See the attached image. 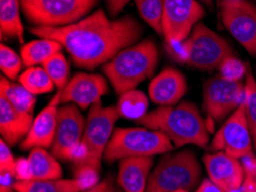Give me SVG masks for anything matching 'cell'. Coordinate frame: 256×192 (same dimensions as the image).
<instances>
[{
	"instance_id": "obj_1",
	"label": "cell",
	"mask_w": 256,
	"mask_h": 192,
	"mask_svg": "<svg viewBox=\"0 0 256 192\" xmlns=\"http://www.w3.org/2000/svg\"><path fill=\"white\" fill-rule=\"evenodd\" d=\"M30 31L40 38L59 42L76 67L94 69L136 44L142 37V27L130 15L112 20L104 10H96L72 25L60 28L32 27Z\"/></svg>"
},
{
	"instance_id": "obj_2",
	"label": "cell",
	"mask_w": 256,
	"mask_h": 192,
	"mask_svg": "<svg viewBox=\"0 0 256 192\" xmlns=\"http://www.w3.org/2000/svg\"><path fill=\"white\" fill-rule=\"evenodd\" d=\"M137 123L164 132L174 147L185 145H196L201 148L208 146L210 129L198 106L191 101L158 106L137 120Z\"/></svg>"
},
{
	"instance_id": "obj_3",
	"label": "cell",
	"mask_w": 256,
	"mask_h": 192,
	"mask_svg": "<svg viewBox=\"0 0 256 192\" xmlns=\"http://www.w3.org/2000/svg\"><path fill=\"white\" fill-rule=\"evenodd\" d=\"M158 51L152 39H145L124 49L104 65V74L118 96L134 90L153 75Z\"/></svg>"
},
{
	"instance_id": "obj_4",
	"label": "cell",
	"mask_w": 256,
	"mask_h": 192,
	"mask_svg": "<svg viewBox=\"0 0 256 192\" xmlns=\"http://www.w3.org/2000/svg\"><path fill=\"white\" fill-rule=\"evenodd\" d=\"M202 168L192 150L166 153L150 175L146 192L192 191L200 185Z\"/></svg>"
},
{
	"instance_id": "obj_5",
	"label": "cell",
	"mask_w": 256,
	"mask_h": 192,
	"mask_svg": "<svg viewBox=\"0 0 256 192\" xmlns=\"http://www.w3.org/2000/svg\"><path fill=\"white\" fill-rule=\"evenodd\" d=\"M174 150V144L164 132L148 128H118L104 153L107 162L131 156H153Z\"/></svg>"
},
{
	"instance_id": "obj_6",
	"label": "cell",
	"mask_w": 256,
	"mask_h": 192,
	"mask_svg": "<svg viewBox=\"0 0 256 192\" xmlns=\"http://www.w3.org/2000/svg\"><path fill=\"white\" fill-rule=\"evenodd\" d=\"M98 0H21L23 14L34 27L60 28L88 17Z\"/></svg>"
},
{
	"instance_id": "obj_7",
	"label": "cell",
	"mask_w": 256,
	"mask_h": 192,
	"mask_svg": "<svg viewBox=\"0 0 256 192\" xmlns=\"http://www.w3.org/2000/svg\"><path fill=\"white\" fill-rule=\"evenodd\" d=\"M115 106L104 107L102 101L92 105L88 111L82 143L88 148V159L77 166H90L100 171L104 150L114 132V125L120 119ZM75 166V167H77Z\"/></svg>"
},
{
	"instance_id": "obj_8",
	"label": "cell",
	"mask_w": 256,
	"mask_h": 192,
	"mask_svg": "<svg viewBox=\"0 0 256 192\" xmlns=\"http://www.w3.org/2000/svg\"><path fill=\"white\" fill-rule=\"evenodd\" d=\"M188 45V64L201 72H212L228 57L234 56L231 45L204 23H198L186 39Z\"/></svg>"
},
{
	"instance_id": "obj_9",
	"label": "cell",
	"mask_w": 256,
	"mask_h": 192,
	"mask_svg": "<svg viewBox=\"0 0 256 192\" xmlns=\"http://www.w3.org/2000/svg\"><path fill=\"white\" fill-rule=\"evenodd\" d=\"M245 99V84L230 82L220 76L206 81L202 89V109L210 131L214 123L230 116Z\"/></svg>"
},
{
	"instance_id": "obj_10",
	"label": "cell",
	"mask_w": 256,
	"mask_h": 192,
	"mask_svg": "<svg viewBox=\"0 0 256 192\" xmlns=\"http://www.w3.org/2000/svg\"><path fill=\"white\" fill-rule=\"evenodd\" d=\"M220 15L231 36L256 57V5L250 0H220Z\"/></svg>"
},
{
	"instance_id": "obj_11",
	"label": "cell",
	"mask_w": 256,
	"mask_h": 192,
	"mask_svg": "<svg viewBox=\"0 0 256 192\" xmlns=\"http://www.w3.org/2000/svg\"><path fill=\"white\" fill-rule=\"evenodd\" d=\"M253 137L246 117L245 104L239 106L216 132L212 140L210 150L224 152L242 160L254 155Z\"/></svg>"
},
{
	"instance_id": "obj_12",
	"label": "cell",
	"mask_w": 256,
	"mask_h": 192,
	"mask_svg": "<svg viewBox=\"0 0 256 192\" xmlns=\"http://www.w3.org/2000/svg\"><path fill=\"white\" fill-rule=\"evenodd\" d=\"M204 17L198 0H164L162 36L166 43L184 42Z\"/></svg>"
},
{
	"instance_id": "obj_13",
	"label": "cell",
	"mask_w": 256,
	"mask_h": 192,
	"mask_svg": "<svg viewBox=\"0 0 256 192\" xmlns=\"http://www.w3.org/2000/svg\"><path fill=\"white\" fill-rule=\"evenodd\" d=\"M86 120L75 104H64L58 112V123L51 152L58 160L70 161L74 148L83 139Z\"/></svg>"
},
{
	"instance_id": "obj_14",
	"label": "cell",
	"mask_w": 256,
	"mask_h": 192,
	"mask_svg": "<svg viewBox=\"0 0 256 192\" xmlns=\"http://www.w3.org/2000/svg\"><path fill=\"white\" fill-rule=\"evenodd\" d=\"M62 104H75L80 108L86 109L108 92L106 78L99 74L77 73L69 80L64 89L59 90Z\"/></svg>"
},
{
	"instance_id": "obj_15",
	"label": "cell",
	"mask_w": 256,
	"mask_h": 192,
	"mask_svg": "<svg viewBox=\"0 0 256 192\" xmlns=\"http://www.w3.org/2000/svg\"><path fill=\"white\" fill-rule=\"evenodd\" d=\"M202 161L208 177L226 192H239L245 182V169L242 160L224 152L204 155Z\"/></svg>"
},
{
	"instance_id": "obj_16",
	"label": "cell",
	"mask_w": 256,
	"mask_h": 192,
	"mask_svg": "<svg viewBox=\"0 0 256 192\" xmlns=\"http://www.w3.org/2000/svg\"><path fill=\"white\" fill-rule=\"evenodd\" d=\"M60 105L61 93L58 91L50 100V103L40 112V114L34 119L28 135L20 144L22 150H32L34 147H52L54 137H56L58 112H59Z\"/></svg>"
},
{
	"instance_id": "obj_17",
	"label": "cell",
	"mask_w": 256,
	"mask_h": 192,
	"mask_svg": "<svg viewBox=\"0 0 256 192\" xmlns=\"http://www.w3.org/2000/svg\"><path fill=\"white\" fill-rule=\"evenodd\" d=\"M188 91L186 78L180 70L166 68L155 76L148 87L150 100L158 106L176 105Z\"/></svg>"
},
{
	"instance_id": "obj_18",
	"label": "cell",
	"mask_w": 256,
	"mask_h": 192,
	"mask_svg": "<svg viewBox=\"0 0 256 192\" xmlns=\"http://www.w3.org/2000/svg\"><path fill=\"white\" fill-rule=\"evenodd\" d=\"M153 156H131L120 160L118 183L124 192H146Z\"/></svg>"
},
{
	"instance_id": "obj_19",
	"label": "cell",
	"mask_w": 256,
	"mask_h": 192,
	"mask_svg": "<svg viewBox=\"0 0 256 192\" xmlns=\"http://www.w3.org/2000/svg\"><path fill=\"white\" fill-rule=\"evenodd\" d=\"M34 119L22 115L5 97L0 96V134L8 146H14L26 138Z\"/></svg>"
},
{
	"instance_id": "obj_20",
	"label": "cell",
	"mask_w": 256,
	"mask_h": 192,
	"mask_svg": "<svg viewBox=\"0 0 256 192\" xmlns=\"http://www.w3.org/2000/svg\"><path fill=\"white\" fill-rule=\"evenodd\" d=\"M21 11V0H0V30L2 37L24 42Z\"/></svg>"
},
{
	"instance_id": "obj_21",
	"label": "cell",
	"mask_w": 256,
	"mask_h": 192,
	"mask_svg": "<svg viewBox=\"0 0 256 192\" xmlns=\"http://www.w3.org/2000/svg\"><path fill=\"white\" fill-rule=\"evenodd\" d=\"M0 96L5 97L8 103L22 115L34 117L36 96L29 92L20 83H14L5 76L0 78Z\"/></svg>"
},
{
	"instance_id": "obj_22",
	"label": "cell",
	"mask_w": 256,
	"mask_h": 192,
	"mask_svg": "<svg viewBox=\"0 0 256 192\" xmlns=\"http://www.w3.org/2000/svg\"><path fill=\"white\" fill-rule=\"evenodd\" d=\"M28 161L32 179H56L62 177V168L56 156L46 148L34 147L30 150Z\"/></svg>"
},
{
	"instance_id": "obj_23",
	"label": "cell",
	"mask_w": 256,
	"mask_h": 192,
	"mask_svg": "<svg viewBox=\"0 0 256 192\" xmlns=\"http://www.w3.org/2000/svg\"><path fill=\"white\" fill-rule=\"evenodd\" d=\"M14 189L18 192H83V183L77 178L72 179H29L15 181Z\"/></svg>"
},
{
	"instance_id": "obj_24",
	"label": "cell",
	"mask_w": 256,
	"mask_h": 192,
	"mask_svg": "<svg viewBox=\"0 0 256 192\" xmlns=\"http://www.w3.org/2000/svg\"><path fill=\"white\" fill-rule=\"evenodd\" d=\"M62 45L56 39L38 38L22 46L21 58L26 67L42 65L46 60L62 51Z\"/></svg>"
},
{
	"instance_id": "obj_25",
	"label": "cell",
	"mask_w": 256,
	"mask_h": 192,
	"mask_svg": "<svg viewBox=\"0 0 256 192\" xmlns=\"http://www.w3.org/2000/svg\"><path fill=\"white\" fill-rule=\"evenodd\" d=\"M116 107L121 117L137 121L147 113L148 99L139 90H130L120 96Z\"/></svg>"
},
{
	"instance_id": "obj_26",
	"label": "cell",
	"mask_w": 256,
	"mask_h": 192,
	"mask_svg": "<svg viewBox=\"0 0 256 192\" xmlns=\"http://www.w3.org/2000/svg\"><path fill=\"white\" fill-rule=\"evenodd\" d=\"M18 83L34 96L52 92L56 88L42 66H34L23 70L18 76Z\"/></svg>"
},
{
	"instance_id": "obj_27",
	"label": "cell",
	"mask_w": 256,
	"mask_h": 192,
	"mask_svg": "<svg viewBox=\"0 0 256 192\" xmlns=\"http://www.w3.org/2000/svg\"><path fill=\"white\" fill-rule=\"evenodd\" d=\"M42 66L46 70V73L48 74V76L51 77L58 91L66 88V85L68 84L69 80H70V77H69L70 68H69L67 58L62 53V51L54 54Z\"/></svg>"
},
{
	"instance_id": "obj_28",
	"label": "cell",
	"mask_w": 256,
	"mask_h": 192,
	"mask_svg": "<svg viewBox=\"0 0 256 192\" xmlns=\"http://www.w3.org/2000/svg\"><path fill=\"white\" fill-rule=\"evenodd\" d=\"M139 14L155 33L162 36L164 0H134Z\"/></svg>"
},
{
	"instance_id": "obj_29",
	"label": "cell",
	"mask_w": 256,
	"mask_h": 192,
	"mask_svg": "<svg viewBox=\"0 0 256 192\" xmlns=\"http://www.w3.org/2000/svg\"><path fill=\"white\" fill-rule=\"evenodd\" d=\"M244 104H245L248 125H250L252 137H253V142L256 148V78L250 72L246 75Z\"/></svg>"
},
{
	"instance_id": "obj_30",
	"label": "cell",
	"mask_w": 256,
	"mask_h": 192,
	"mask_svg": "<svg viewBox=\"0 0 256 192\" xmlns=\"http://www.w3.org/2000/svg\"><path fill=\"white\" fill-rule=\"evenodd\" d=\"M22 58L5 44L0 46V68L4 76L10 81L18 80L22 69Z\"/></svg>"
},
{
	"instance_id": "obj_31",
	"label": "cell",
	"mask_w": 256,
	"mask_h": 192,
	"mask_svg": "<svg viewBox=\"0 0 256 192\" xmlns=\"http://www.w3.org/2000/svg\"><path fill=\"white\" fill-rule=\"evenodd\" d=\"M220 75L222 78L230 82H242L246 77L248 69L247 66L234 56L228 57L218 67Z\"/></svg>"
},
{
	"instance_id": "obj_32",
	"label": "cell",
	"mask_w": 256,
	"mask_h": 192,
	"mask_svg": "<svg viewBox=\"0 0 256 192\" xmlns=\"http://www.w3.org/2000/svg\"><path fill=\"white\" fill-rule=\"evenodd\" d=\"M10 147L5 140H0V173H8L15 178L16 160L14 159Z\"/></svg>"
},
{
	"instance_id": "obj_33",
	"label": "cell",
	"mask_w": 256,
	"mask_h": 192,
	"mask_svg": "<svg viewBox=\"0 0 256 192\" xmlns=\"http://www.w3.org/2000/svg\"><path fill=\"white\" fill-rule=\"evenodd\" d=\"M166 53L169 54L172 60L180 62V64H188V45L186 39L184 42L166 43Z\"/></svg>"
},
{
	"instance_id": "obj_34",
	"label": "cell",
	"mask_w": 256,
	"mask_h": 192,
	"mask_svg": "<svg viewBox=\"0 0 256 192\" xmlns=\"http://www.w3.org/2000/svg\"><path fill=\"white\" fill-rule=\"evenodd\" d=\"M15 179H16V181H29V179H32V175H31V168H30L28 159H26V158L16 159Z\"/></svg>"
},
{
	"instance_id": "obj_35",
	"label": "cell",
	"mask_w": 256,
	"mask_h": 192,
	"mask_svg": "<svg viewBox=\"0 0 256 192\" xmlns=\"http://www.w3.org/2000/svg\"><path fill=\"white\" fill-rule=\"evenodd\" d=\"M244 169H245V174L248 182H250L252 184H254L256 186V158L255 155L252 156H247V158L242 159Z\"/></svg>"
},
{
	"instance_id": "obj_36",
	"label": "cell",
	"mask_w": 256,
	"mask_h": 192,
	"mask_svg": "<svg viewBox=\"0 0 256 192\" xmlns=\"http://www.w3.org/2000/svg\"><path fill=\"white\" fill-rule=\"evenodd\" d=\"M129 3L130 0H106L108 13L113 18L118 17Z\"/></svg>"
},
{
	"instance_id": "obj_37",
	"label": "cell",
	"mask_w": 256,
	"mask_h": 192,
	"mask_svg": "<svg viewBox=\"0 0 256 192\" xmlns=\"http://www.w3.org/2000/svg\"><path fill=\"white\" fill-rule=\"evenodd\" d=\"M15 179L8 174L0 175V192H18L14 189Z\"/></svg>"
},
{
	"instance_id": "obj_38",
	"label": "cell",
	"mask_w": 256,
	"mask_h": 192,
	"mask_svg": "<svg viewBox=\"0 0 256 192\" xmlns=\"http://www.w3.org/2000/svg\"><path fill=\"white\" fill-rule=\"evenodd\" d=\"M196 192H226V191L220 189V186H217L216 184L214 182H212L209 178H206L201 182L200 185L198 186Z\"/></svg>"
},
{
	"instance_id": "obj_39",
	"label": "cell",
	"mask_w": 256,
	"mask_h": 192,
	"mask_svg": "<svg viewBox=\"0 0 256 192\" xmlns=\"http://www.w3.org/2000/svg\"><path fill=\"white\" fill-rule=\"evenodd\" d=\"M114 190L113 183H112L110 179H104V181L99 182L96 186L91 187V189L85 190L83 192H112Z\"/></svg>"
},
{
	"instance_id": "obj_40",
	"label": "cell",
	"mask_w": 256,
	"mask_h": 192,
	"mask_svg": "<svg viewBox=\"0 0 256 192\" xmlns=\"http://www.w3.org/2000/svg\"><path fill=\"white\" fill-rule=\"evenodd\" d=\"M239 192H256V186L250 182H248L247 179H245V182H244L242 189H240Z\"/></svg>"
},
{
	"instance_id": "obj_41",
	"label": "cell",
	"mask_w": 256,
	"mask_h": 192,
	"mask_svg": "<svg viewBox=\"0 0 256 192\" xmlns=\"http://www.w3.org/2000/svg\"><path fill=\"white\" fill-rule=\"evenodd\" d=\"M200 2H202L204 5H207L209 9H212V0H200Z\"/></svg>"
},
{
	"instance_id": "obj_42",
	"label": "cell",
	"mask_w": 256,
	"mask_h": 192,
	"mask_svg": "<svg viewBox=\"0 0 256 192\" xmlns=\"http://www.w3.org/2000/svg\"><path fill=\"white\" fill-rule=\"evenodd\" d=\"M176 192H190V191H185V190H180V191H176Z\"/></svg>"
},
{
	"instance_id": "obj_43",
	"label": "cell",
	"mask_w": 256,
	"mask_h": 192,
	"mask_svg": "<svg viewBox=\"0 0 256 192\" xmlns=\"http://www.w3.org/2000/svg\"><path fill=\"white\" fill-rule=\"evenodd\" d=\"M112 192H116V191H115V189H114V190H113V191H112Z\"/></svg>"
},
{
	"instance_id": "obj_44",
	"label": "cell",
	"mask_w": 256,
	"mask_h": 192,
	"mask_svg": "<svg viewBox=\"0 0 256 192\" xmlns=\"http://www.w3.org/2000/svg\"><path fill=\"white\" fill-rule=\"evenodd\" d=\"M254 2H256V0H254Z\"/></svg>"
}]
</instances>
